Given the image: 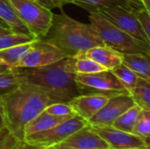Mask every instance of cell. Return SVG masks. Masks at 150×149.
Returning a JSON list of instances; mask_svg holds the SVG:
<instances>
[{
  "label": "cell",
  "instance_id": "cell-10",
  "mask_svg": "<svg viewBox=\"0 0 150 149\" xmlns=\"http://www.w3.org/2000/svg\"><path fill=\"white\" fill-rule=\"evenodd\" d=\"M90 126L108 144L110 149H150V142L132 133L119 130L112 126Z\"/></svg>",
  "mask_w": 150,
  "mask_h": 149
},
{
  "label": "cell",
  "instance_id": "cell-8",
  "mask_svg": "<svg viewBox=\"0 0 150 149\" xmlns=\"http://www.w3.org/2000/svg\"><path fill=\"white\" fill-rule=\"evenodd\" d=\"M93 12L99 14L110 23L136 40L150 44V39L143 32L133 11H129L120 6H116L98 8Z\"/></svg>",
  "mask_w": 150,
  "mask_h": 149
},
{
  "label": "cell",
  "instance_id": "cell-6",
  "mask_svg": "<svg viewBox=\"0 0 150 149\" xmlns=\"http://www.w3.org/2000/svg\"><path fill=\"white\" fill-rule=\"evenodd\" d=\"M87 125L85 119L75 115L48 130L25 136L23 141L35 148H53Z\"/></svg>",
  "mask_w": 150,
  "mask_h": 149
},
{
  "label": "cell",
  "instance_id": "cell-25",
  "mask_svg": "<svg viewBox=\"0 0 150 149\" xmlns=\"http://www.w3.org/2000/svg\"><path fill=\"white\" fill-rule=\"evenodd\" d=\"M18 78L13 68H8L0 73V97L19 85Z\"/></svg>",
  "mask_w": 150,
  "mask_h": 149
},
{
  "label": "cell",
  "instance_id": "cell-26",
  "mask_svg": "<svg viewBox=\"0 0 150 149\" xmlns=\"http://www.w3.org/2000/svg\"><path fill=\"white\" fill-rule=\"evenodd\" d=\"M37 40H40V39L33 35L12 32V33L0 37V50L16 46V45H19V44L35 41Z\"/></svg>",
  "mask_w": 150,
  "mask_h": 149
},
{
  "label": "cell",
  "instance_id": "cell-31",
  "mask_svg": "<svg viewBox=\"0 0 150 149\" xmlns=\"http://www.w3.org/2000/svg\"><path fill=\"white\" fill-rule=\"evenodd\" d=\"M10 33H12V32L10 29H7V28H4V27L0 26V37L1 36H4V35H7V34H10Z\"/></svg>",
  "mask_w": 150,
  "mask_h": 149
},
{
  "label": "cell",
  "instance_id": "cell-34",
  "mask_svg": "<svg viewBox=\"0 0 150 149\" xmlns=\"http://www.w3.org/2000/svg\"><path fill=\"white\" fill-rule=\"evenodd\" d=\"M142 4H143L144 8L147 11H150V0H143L142 1Z\"/></svg>",
  "mask_w": 150,
  "mask_h": 149
},
{
  "label": "cell",
  "instance_id": "cell-12",
  "mask_svg": "<svg viewBox=\"0 0 150 149\" xmlns=\"http://www.w3.org/2000/svg\"><path fill=\"white\" fill-rule=\"evenodd\" d=\"M110 97L101 94H80L69 102L76 115L87 122L106 104Z\"/></svg>",
  "mask_w": 150,
  "mask_h": 149
},
{
  "label": "cell",
  "instance_id": "cell-40",
  "mask_svg": "<svg viewBox=\"0 0 150 149\" xmlns=\"http://www.w3.org/2000/svg\"><path fill=\"white\" fill-rule=\"evenodd\" d=\"M137 1H139V2H141V3L142 4V1H143V0H137Z\"/></svg>",
  "mask_w": 150,
  "mask_h": 149
},
{
  "label": "cell",
  "instance_id": "cell-30",
  "mask_svg": "<svg viewBox=\"0 0 150 149\" xmlns=\"http://www.w3.org/2000/svg\"><path fill=\"white\" fill-rule=\"evenodd\" d=\"M75 0H47L49 8H61L68 4H74Z\"/></svg>",
  "mask_w": 150,
  "mask_h": 149
},
{
  "label": "cell",
  "instance_id": "cell-23",
  "mask_svg": "<svg viewBox=\"0 0 150 149\" xmlns=\"http://www.w3.org/2000/svg\"><path fill=\"white\" fill-rule=\"evenodd\" d=\"M111 71L122 83V85L127 90V91H129L135 86L139 76L123 63L114 67L111 69Z\"/></svg>",
  "mask_w": 150,
  "mask_h": 149
},
{
  "label": "cell",
  "instance_id": "cell-24",
  "mask_svg": "<svg viewBox=\"0 0 150 149\" xmlns=\"http://www.w3.org/2000/svg\"><path fill=\"white\" fill-rule=\"evenodd\" d=\"M133 133L150 142V111L142 110L133 129Z\"/></svg>",
  "mask_w": 150,
  "mask_h": 149
},
{
  "label": "cell",
  "instance_id": "cell-22",
  "mask_svg": "<svg viewBox=\"0 0 150 149\" xmlns=\"http://www.w3.org/2000/svg\"><path fill=\"white\" fill-rule=\"evenodd\" d=\"M76 57L74 68L76 74H93L105 70H110L103 65L98 63L94 60L83 55V54H77Z\"/></svg>",
  "mask_w": 150,
  "mask_h": 149
},
{
  "label": "cell",
  "instance_id": "cell-1",
  "mask_svg": "<svg viewBox=\"0 0 150 149\" xmlns=\"http://www.w3.org/2000/svg\"><path fill=\"white\" fill-rule=\"evenodd\" d=\"M75 61L76 57H67L47 66L13 69L19 83L29 84L43 90L55 103H68L81 94L75 79Z\"/></svg>",
  "mask_w": 150,
  "mask_h": 149
},
{
  "label": "cell",
  "instance_id": "cell-19",
  "mask_svg": "<svg viewBox=\"0 0 150 149\" xmlns=\"http://www.w3.org/2000/svg\"><path fill=\"white\" fill-rule=\"evenodd\" d=\"M33 42L19 44L0 50V61L10 68H17L19 61L31 49Z\"/></svg>",
  "mask_w": 150,
  "mask_h": 149
},
{
  "label": "cell",
  "instance_id": "cell-9",
  "mask_svg": "<svg viewBox=\"0 0 150 149\" xmlns=\"http://www.w3.org/2000/svg\"><path fill=\"white\" fill-rule=\"evenodd\" d=\"M67 55L54 45L43 40L33 42L32 47L25 56L19 61L17 68H36L57 62Z\"/></svg>",
  "mask_w": 150,
  "mask_h": 149
},
{
  "label": "cell",
  "instance_id": "cell-37",
  "mask_svg": "<svg viewBox=\"0 0 150 149\" xmlns=\"http://www.w3.org/2000/svg\"><path fill=\"white\" fill-rule=\"evenodd\" d=\"M0 26H2V27H4V28H7V29H10V27L7 25V24L5 23V22H4L1 18H0ZM11 30V29H10Z\"/></svg>",
  "mask_w": 150,
  "mask_h": 149
},
{
  "label": "cell",
  "instance_id": "cell-20",
  "mask_svg": "<svg viewBox=\"0 0 150 149\" xmlns=\"http://www.w3.org/2000/svg\"><path fill=\"white\" fill-rule=\"evenodd\" d=\"M128 92L135 105L150 111V80L138 77L135 86Z\"/></svg>",
  "mask_w": 150,
  "mask_h": 149
},
{
  "label": "cell",
  "instance_id": "cell-39",
  "mask_svg": "<svg viewBox=\"0 0 150 149\" xmlns=\"http://www.w3.org/2000/svg\"><path fill=\"white\" fill-rule=\"evenodd\" d=\"M53 148H54V147H53ZM53 148H34V149H53Z\"/></svg>",
  "mask_w": 150,
  "mask_h": 149
},
{
  "label": "cell",
  "instance_id": "cell-14",
  "mask_svg": "<svg viewBox=\"0 0 150 149\" xmlns=\"http://www.w3.org/2000/svg\"><path fill=\"white\" fill-rule=\"evenodd\" d=\"M82 54L110 70L122 63V54L105 45L91 47Z\"/></svg>",
  "mask_w": 150,
  "mask_h": 149
},
{
  "label": "cell",
  "instance_id": "cell-17",
  "mask_svg": "<svg viewBox=\"0 0 150 149\" xmlns=\"http://www.w3.org/2000/svg\"><path fill=\"white\" fill-rule=\"evenodd\" d=\"M69 118L71 117H57V116L50 115L43 111L25 126L24 130V134L25 136H26V135L48 130Z\"/></svg>",
  "mask_w": 150,
  "mask_h": 149
},
{
  "label": "cell",
  "instance_id": "cell-29",
  "mask_svg": "<svg viewBox=\"0 0 150 149\" xmlns=\"http://www.w3.org/2000/svg\"><path fill=\"white\" fill-rule=\"evenodd\" d=\"M135 18H137L140 25L142 26L145 34L150 39V11L144 7L134 9L133 11Z\"/></svg>",
  "mask_w": 150,
  "mask_h": 149
},
{
  "label": "cell",
  "instance_id": "cell-44",
  "mask_svg": "<svg viewBox=\"0 0 150 149\" xmlns=\"http://www.w3.org/2000/svg\"><path fill=\"white\" fill-rule=\"evenodd\" d=\"M0 131H1V130H0Z\"/></svg>",
  "mask_w": 150,
  "mask_h": 149
},
{
  "label": "cell",
  "instance_id": "cell-16",
  "mask_svg": "<svg viewBox=\"0 0 150 149\" xmlns=\"http://www.w3.org/2000/svg\"><path fill=\"white\" fill-rule=\"evenodd\" d=\"M0 18L7 24L12 32L33 35L9 0H0Z\"/></svg>",
  "mask_w": 150,
  "mask_h": 149
},
{
  "label": "cell",
  "instance_id": "cell-7",
  "mask_svg": "<svg viewBox=\"0 0 150 149\" xmlns=\"http://www.w3.org/2000/svg\"><path fill=\"white\" fill-rule=\"evenodd\" d=\"M75 79L81 94H101L112 97L128 92L111 70L93 74H76Z\"/></svg>",
  "mask_w": 150,
  "mask_h": 149
},
{
  "label": "cell",
  "instance_id": "cell-15",
  "mask_svg": "<svg viewBox=\"0 0 150 149\" xmlns=\"http://www.w3.org/2000/svg\"><path fill=\"white\" fill-rule=\"evenodd\" d=\"M74 4L86 10L89 13L102 7L120 6L129 11L144 7L143 4L137 0H75Z\"/></svg>",
  "mask_w": 150,
  "mask_h": 149
},
{
  "label": "cell",
  "instance_id": "cell-3",
  "mask_svg": "<svg viewBox=\"0 0 150 149\" xmlns=\"http://www.w3.org/2000/svg\"><path fill=\"white\" fill-rule=\"evenodd\" d=\"M40 40L54 45L67 57H75L91 47L105 45L91 24L79 22L63 11L53 14L51 26Z\"/></svg>",
  "mask_w": 150,
  "mask_h": 149
},
{
  "label": "cell",
  "instance_id": "cell-35",
  "mask_svg": "<svg viewBox=\"0 0 150 149\" xmlns=\"http://www.w3.org/2000/svg\"><path fill=\"white\" fill-rule=\"evenodd\" d=\"M4 127H5V126H4V121L2 113H0V130H2V129L4 128Z\"/></svg>",
  "mask_w": 150,
  "mask_h": 149
},
{
  "label": "cell",
  "instance_id": "cell-13",
  "mask_svg": "<svg viewBox=\"0 0 150 149\" xmlns=\"http://www.w3.org/2000/svg\"><path fill=\"white\" fill-rule=\"evenodd\" d=\"M61 144L76 149H110L108 144L89 124L69 135Z\"/></svg>",
  "mask_w": 150,
  "mask_h": 149
},
{
  "label": "cell",
  "instance_id": "cell-43",
  "mask_svg": "<svg viewBox=\"0 0 150 149\" xmlns=\"http://www.w3.org/2000/svg\"><path fill=\"white\" fill-rule=\"evenodd\" d=\"M38 1H40V0H38ZM40 3H41V2H40Z\"/></svg>",
  "mask_w": 150,
  "mask_h": 149
},
{
  "label": "cell",
  "instance_id": "cell-2",
  "mask_svg": "<svg viewBox=\"0 0 150 149\" xmlns=\"http://www.w3.org/2000/svg\"><path fill=\"white\" fill-rule=\"evenodd\" d=\"M53 103L55 102L43 90L20 83L0 97L1 113L5 128L23 141L25 126Z\"/></svg>",
  "mask_w": 150,
  "mask_h": 149
},
{
  "label": "cell",
  "instance_id": "cell-42",
  "mask_svg": "<svg viewBox=\"0 0 150 149\" xmlns=\"http://www.w3.org/2000/svg\"><path fill=\"white\" fill-rule=\"evenodd\" d=\"M0 113H1V104H0Z\"/></svg>",
  "mask_w": 150,
  "mask_h": 149
},
{
  "label": "cell",
  "instance_id": "cell-41",
  "mask_svg": "<svg viewBox=\"0 0 150 149\" xmlns=\"http://www.w3.org/2000/svg\"><path fill=\"white\" fill-rule=\"evenodd\" d=\"M130 149H147V148H130Z\"/></svg>",
  "mask_w": 150,
  "mask_h": 149
},
{
  "label": "cell",
  "instance_id": "cell-18",
  "mask_svg": "<svg viewBox=\"0 0 150 149\" xmlns=\"http://www.w3.org/2000/svg\"><path fill=\"white\" fill-rule=\"evenodd\" d=\"M122 63L139 77L150 80V55L146 54H122Z\"/></svg>",
  "mask_w": 150,
  "mask_h": 149
},
{
  "label": "cell",
  "instance_id": "cell-11",
  "mask_svg": "<svg viewBox=\"0 0 150 149\" xmlns=\"http://www.w3.org/2000/svg\"><path fill=\"white\" fill-rule=\"evenodd\" d=\"M129 92L110 97L106 104L88 121L91 126H112L127 110L134 105Z\"/></svg>",
  "mask_w": 150,
  "mask_h": 149
},
{
  "label": "cell",
  "instance_id": "cell-4",
  "mask_svg": "<svg viewBox=\"0 0 150 149\" xmlns=\"http://www.w3.org/2000/svg\"><path fill=\"white\" fill-rule=\"evenodd\" d=\"M90 24L105 46L120 54H146L150 55V44L142 42L118 28L98 13L91 12Z\"/></svg>",
  "mask_w": 150,
  "mask_h": 149
},
{
  "label": "cell",
  "instance_id": "cell-28",
  "mask_svg": "<svg viewBox=\"0 0 150 149\" xmlns=\"http://www.w3.org/2000/svg\"><path fill=\"white\" fill-rule=\"evenodd\" d=\"M22 142L5 127L0 131V149H16Z\"/></svg>",
  "mask_w": 150,
  "mask_h": 149
},
{
  "label": "cell",
  "instance_id": "cell-32",
  "mask_svg": "<svg viewBox=\"0 0 150 149\" xmlns=\"http://www.w3.org/2000/svg\"><path fill=\"white\" fill-rule=\"evenodd\" d=\"M34 148H35V147H33V146H30V145H28V144H26L25 142H22L18 148L16 149H34Z\"/></svg>",
  "mask_w": 150,
  "mask_h": 149
},
{
  "label": "cell",
  "instance_id": "cell-36",
  "mask_svg": "<svg viewBox=\"0 0 150 149\" xmlns=\"http://www.w3.org/2000/svg\"><path fill=\"white\" fill-rule=\"evenodd\" d=\"M8 68H8L7 66H5V65L0 61V73L3 72V71H4V70H6V69H8Z\"/></svg>",
  "mask_w": 150,
  "mask_h": 149
},
{
  "label": "cell",
  "instance_id": "cell-5",
  "mask_svg": "<svg viewBox=\"0 0 150 149\" xmlns=\"http://www.w3.org/2000/svg\"><path fill=\"white\" fill-rule=\"evenodd\" d=\"M9 1L31 33L39 39L44 38L52 24V11L38 0Z\"/></svg>",
  "mask_w": 150,
  "mask_h": 149
},
{
  "label": "cell",
  "instance_id": "cell-33",
  "mask_svg": "<svg viewBox=\"0 0 150 149\" xmlns=\"http://www.w3.org/2000/svg\"><path fill=\"white\" fill-rule=\"evenodd\" d=\"M53 149H76L73 148H70V147H68V146H65L63 144H59L55 147H54Z\"/></svg>",
  "mask_w": 150,
  "mask_h": 149
},
{
  "label": "cell",
  "instance_id": "cell-21",
  "mask_svg": "<svg viewBox=\"0 0 150 149\" xmlns=\"http://www.w3.org/2000/svg\"><path fill=\"white\" fill-rule=\"evenodd\" d=\"M142 110V109L137 105H133L131 108H129L124 113H122L112 123V126L119 130L133 133V129L134 127V125L139 118Z\"/></svg>",
  "mask_w": 150,
  "mask_h": 149
},
{
  "label": "cell",
  "instance_id": "cell-27",
  "mask_svg": "<svg viewBox=\"0 0 150 149\" xmlns=\"http://www.w3.org/2000/svg\"><path fill=\"white\" fill-rule=\"evenodd\" d=\"M44 112L50 115L57 117H72L76 115L70 105L66 102H57L50 104L44 109Z\"/></svg>",
  "mask_w": 150,
  "mask_h": 149
},
{
  "label": "cell",
  "instance_id": "cell-38",
  "mask_svg": "<svg viewBox=\"0 0 150 149\" xmlns=\"http://www.w3.org/2000/svg\"><path fill=\"white\" fill-rule=\"evenodd\" d=\"M40 2H41V4H44L46 7L49 8V7H48V3H47V0H40Z\"/></svg>",
  "mask_w": 150,
  "mask_h": 149
}]
</instances>
